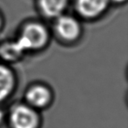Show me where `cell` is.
Returning <instances> with one entry per match:
<instances>
[{
  "mask_svg": "<svg viewBox=\"0 0 128 128\" xmlns=\"http://www.w3.org/2000/svg\"><path fill=\"white\" fill-rule=\"evenodd\" d=\"M48 39L49 33L45 26L38 23H30L24 26L16 41L25 52L42 48Z\"/></svg>",
  "mask_w": 128,
  "mask_h": 128,
  "instance_id": "6da1fadb",
  "label": "cell"
},
{
  "mask_svg": "<svg viewBox=\"0 0 128 128\" xmlns=\"http://www.w3.org/2000/svg\"><path fill=\"white\" fill-rule=\"evenodd\" d=\"M9 120L12 128H38L40 122L39 115L34 108L24 104L13 107Z\"/></svg>",
  "mask_w": 128,
  "mask_h": 128,
  "instance_id": "7a4b0ae2",
  "label": "cell"
},
{
  "mask_svg": "<svg viewBox=\"0 0 128 128\" xmlns=\"http://www.w3.org/2000/svg\"><path fill=\"white\" fill-rule=\"evenodd\" d=\"M55 30L58 35L65 41H75L81 32L79 21L72 16H60L55 23Z\"/></svg>",
  "mask_w": 128,
  "mask_h": 128,
  "instance_id": "3957f363",
  "label": "cell"
},
{
  "mask_svg": "<svg viewBox=\"0 0 128 128\" xmlns=\"http://www.w3.org/2000/svg\"><path fill=\"white\" fill-rule=\"evenodd\" d=\"M110 0H76V9L84 18H96L106 10Z\"/></svg>",
  "mask_w": 128,
  "mask_h": 128,
  "instance_id": "277c9868",
  "label": "cell"
},
{
  "mask_svg": "<svg viewBox=\"0 0 128 128\" xmlns=\"http://www.w3.org/2000/svg\"><path fill=\"white\" fill-rule=\"evenodd\" d=\"M26 100L31 107L41 109L47 106L51 100V92L48 88L41 84L32 86L26 92Z\"/></svg>",
  "mask_w": 128,
  "mask_h": 128,
  "instance_id": "5b68a950",
  "label": "cell"
},
{
  "mask_svg": "<svg viewBox=\"0 0 128 128\" xmlns=\"http://www.w3.org/2000/svg\"><path fill=\"white\" fill-rule=\"evenodd\" d=\"M67 2L68 0H38V6L46 17L57 18L65 11Z\"/></svg>",
  "mask_w": 128,
  "mask_h": 128,
  "instance_id": "8992f818",
  "label": "cell"
},
{
  "mask_svg": "<svg viewBox=\"0 0 128 128\" xmlns=\"http://www.w3.org/2000/svg\"><path fill=\"white\" fill-rule=\"evenodd\" d=\"M16 84L15 76L8 67L0 65V102L11 95Z\"/></svg>",
  "mask_w": 128,
  "mask_h": 128,
  "instance_id": "52a82bcc",
  "label": "cell"
},
{
  "mask_svg": "<svg viewBox=\"0 0 128 128\" xmlns=\"http://www.w3.org/2000/svg\"><path fill=\"white\" fill-rule=\"evenodd\" d=\"M24 53L17 41L4 43L0 46V56L6 61H16Z\"/></svg>",
  "mask_w": 128,
  "mask_h": 128,
  "instance_id": "ba28073f",
  "label": "cell"
},
{
  "mask_svg": "<svg viewBox=\"0 0 128 128\" xmlns=\"http://www.w3.org/2000/svg\"><path fill=\"white\" fill-rule=\"evenodd\" d=\"M3 119H4V114H3L2 110H0V124L2 122Z\"/></svg>",
  "mask_w": 128,
  "mask_h": 128,
  "instance_id": "9c48e42d",
  "label": "cell"
},
{
  "mask_svg": "<svg viewBox=\"0 0 128 128\" xmlns=\"http://www.w3.org/2000/svg\"><path fill=\"white\" fill-rule=\"evenodd\" d=\"M112 1L114 2H117V3H121V2H125L126 0H112Z\"/></svg>",
  "mask_w": 128,
  "mask_h": 128,
  "instance_id": "30bf717a",
  "label": "cell"
},
{
  "mask_svg": "<svg viewBox=\"0 0 128 128\" xmlns=\"http://www.w3.org/2000/svg\"><path fill=\"white\" fill-rule=\"evenodd\" d=\"M1 26H2V19L0 17V28H1Z\"/></svg>",
  "mask_w": 128,
  "mask_h": 128,
  "instance_id": "8fae6325",
  "label": "cell"
}]
</instances>
